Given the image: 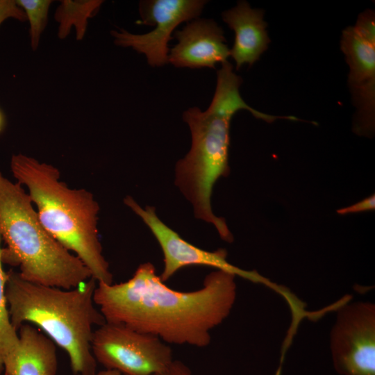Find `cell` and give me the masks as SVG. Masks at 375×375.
I'll use <instances>...</instances> for the list:
<instances>
[{
  "instance_id": "cell-1",
  "label": "cell",
  "mask_w": 375,
  "mask_h": 375,
  "mask_svg": "<svg viewBox=\"0 0 375 375\" xmlns=\"http://www.w3.org/2000/svg\"><path fill=\"white\" fill-rule=\"evenodd\" d=\"M235 278L217 269L205 277L199 289L181 292L168 287L147 262L125 282L97 283L94 301L106 322L153 335L168 344L205 347L210 343V331L232 310Z\"/></svg>"
},
{
  "instance_id": "cell-2",
  "label": "cell",
  "mask_w": 375,
  "mask_h": 375,
  "mask_svg": "<svg viewBox=\"0 0 375 375\" xmlns=\"http://www.w3.org/2000/svg\"><path fill=\"white\" fill-rule=\"evenodd\" d=\"M242 79L226 62L217 71V85L209 107L201 111L190 108L183 119L190 127L192 144L189 152L176 165L175 184L192 203L196 218L212 224L220 238L231 243L233 236L224 218L212 210V188L230 172L228 149L230 122L236 112L247 110L256 118L265 114L250 107L240 94Z\"/></svg>"
},
{
  "instance_id": "cell-3",
  "label": "cell",
  "mask_w": 375,
  "mask_h": 375,
  "mask_svg": "<svg viewBox=\"0 0 375 375\" xmlns=\"http://www.w3.org/2000/svg\"><path fill=\"white\" fill-rule=\"evenodd\" d=\"M6 296L10 322L18 331L35 325L67 353L76 375H94L97 362L91 347L94 327L106 321L94 301L97 281L92 277L65 290L31 283L7 272Z\"/></svg>"
},
{
  "instance_id": "cell-4",
  "label": "cell",
  "mask_w": 375,
  "mask_h": 375,
  "mask_svg": "<svg viewBox=\"0 0 375 375\" xmlns=\"http://www.w3.org/2000/svg\"><path fill=\"white\" fill-rule=\"evenodd\" d=\"M10 169L38 208L39 220L62 246L73 252L97 283H112V274L99 238V206L85 189H72L56 167L22 153L12 155Z\"/></svg>"
},
{
  "instance_id": "cell-5",
  "label": "cell",
  "mask_w": 375,
  "mask_h": 375,
  "mask_svg": "<svg viewBox=\"0 0 375 375\" xmlns=\"http://www.w3.org/2000/svg\"><path fill=\"white\" fill-rule=\"evenodd\" d=\"M0 233L6 244L3 263L19 267L27 281L69 290L92 277L83 262L44 228L22 185L1 172Z\"/></svg>"
},
{
  "instance_id": "cell-6",
  "label": "cell",
  "mask_w": 375,
  "mask_h": 375,
  "mask_svg": "<svg viewBox=\"0 0 375 375\" xmlns=\"http://www.w3.org/2000/svg\"><path fill=\"white\" fill-rule=\"evenodd\" d=\"M91 347L97 362L124 375H155L174 361L169 344L122 324L105 322L98 326Z\"/></svg>"
},
{
  "instance_id": "cell-7",
  "label": "cell",
  "mask_w": 375,
  "mask_h": 375,
  "mask_svg": "<svg viewBox=\"0 0 375 375\" xmlns=\"http://www.w3.org/2000/svg\"><path fill=\"white\" fill-rule=\"evenodd\" d=\"M340 48L349 67L348 83L356 108L353 131L373 135L375 125V14L365 10L342 31Z\"/></svg>"
},
{
  "instance_id": "cell-8",
  "label": "cell",
  "mask_w": 375,
  "mask_h": 375,
  "mask_svg": "<svg viewBox=\"0 0 375 375\" xmlns=\"http://www.w3.org/2000/svg\"><path fill=\"white\" fill-rule=\"evenodd\" d=\"M331 351L340 375H375L374 304L358 301L338 310Z\"/></svg>"
},
{
  "instance_id": "cell-9",
  "label": "cell",
  "mask_w": 375,
  "mask_h": 375,
  "mask_svg": "<svg viewBox=\"0 0 375 375\" xmlns=\"http://www.w3.org/2000/svg\"><path fill=\"white\" fill-rule=\"evenodd\" d=\"M207 1L203 0H147L140 1L139 24L155 26L147 33L133 34L125 30L112 31L115 43L131 47L146 56L148 64L160 67L168 63V42L172 33L181 23L197 19Z\"/></svg>"
},
{
  "instance_id": "cell-10",
  "label": "cell",
  "mask_w": 375,
  "mask_h": 375,
  "mask_svg": "<svg viewBox=\"0 0 375 375\" xmlns=\"http://www.w3.org/2000/svg\"><path fill=\"white\" fill-rule=\"evenodd\" d=\"M124 201L149 227L162 249L164 267L160 277L163 282L181 268L194 265L212 267L254 282L262 281L256 272L243 270L230 264L226 250L208 251L185 240L158 218L153 207L147 206L143 208L131 197H126Z\"/></svg>"
},
{
  "instance_id": "cell-11",
  "label": "cell",
  "mask_w": 375,
  "mask_h": 375,
  "mask_svg": "<svg viewBox=\"0 0 375 375\" xmlns=\"http://www.w3.org/2000/svg\"><path fill=\"white\" fill-rule=\"evenodd\" d=\"M174 36L178 43L170 50L168 62L176 67L215 69L230 56L224 31L213 19H194Z\"/></svg>"
},
{
  "instance_id": "cell-12",
  "label": "cell",
  "mask_w": 375,
  "mask_h": 375,
  "mask_svg": "<svg viewBox=\"0 0 375 375\" xmlns=\"http://www.w3.org/2000/svg\"><path fill=\"white\" fill-rule=\"evenodd\" d=\"M264 10L251 8L246 1H239L236 6L222 12L223 21L235 32V41L230 56L238 70L244 64L251 66L259 60L271 40L263 19Z\"/></svg>"
},
{
  "instance_id": "cell-13",
  "label": "cell",
  "mask_w": 375,
  "mask_h": 375,
  "mask_svg": "<svg viewBox=\"0 0 375 375\" xmlns=\"http://www.w3.org/2000/svg\"><path fill=\"white\" fill-rule=\"evenodd\" d=\"M19 349L4 367L10 375H56L58 359L56 344L40 329L23 324L18 329Z\"/></svg>"
},
{
  "instance_id": "cell-14",
  "label": "cell",
  "mask_w": 375,
  "mask_h": 375,
  "mask_svg": "<svg viewBox=\"0 0 375 375\" xmlns=\"http://www.w3.org/2000/svg\"><path fill=\"white\" fill-rule=\"evenodd\" d=\"M103 2L101 0L61 1L55 15L56 22L59 23L58 37L65 38L74 26L77 40H82L87 30L88 19L97 13Z\"/></svg>"
},
{
  "instance_id": "cell-15",
  "label": "cell",
  "mask_w": 375,
  "mask_h": 375,
  "mask_svg": "<svg viewBox=\"0 0 375 375\" xmlns=\"http://www.w3.org/2000/svg\"><path fill=\"white\" fill-rule=\"evenodd\" d=\"M2 241L0 233V375L4 372L5 365L15 356L19 347L18 331L11 324L6 296L8 274L3 268Z\"/></svg>"
},
{
  "instance_id": "cell-16",
  "label": "cell",
  "mask_w": 375,
  "mask_h": 375,
  "mask_svg": "<svg viewBox=\"0 0 375 375\" xmlns=\"http://www.w3.org/2000/svg\"><path fill=\"white\" fill-rule=\"evenodd\" d=\"M17 5L24 10L30 24L31 45L35 50L48 19L50 0H17Z\"/></svg>"
},
{
  "instance_id": "cell-17",
  "label": "cell",
  "mask_w": 375,
  "mask_h": 375,
  "mask_svg": "<svg viewBox=\"0 0 375 375\" xmlns=\"http://www.w3.org/2000/svg\"><path fill=\"white\" fill-rule=\"evenodd\" d=\"M8 18H14L21 22L26 20L24 10L17 5L16 1L0 0V25Z\"/></svg>"
},
{
  "instance_id": "cell-18",
  "label": "cell",
  "mask_w": 375,
  "mask_h": 375,
  "mask_svg": "<svg viewBox=\"0 0 375 375\" xmlns=\"http://www.w3.org/2000/svg\"><path fill=\"white\" fill-rule=\"evenodd\" d=\"M375 208V195L374 194L363 200L357 202L351 206L340 208L337 210V212L341 215H347L349 213H356L364 211L374 210Z\"/></svg>"
},
{
  "instance_id": "cell-19",
  "label": "cell",
  "mask_w": 375,
  "mask_h": 375,
  "mask_svg": "<svg viewBox=\"0 0 375 375\" xmlns=\"http://www.w3.org/2000/svg\"><path fill=\"white\" fill-rule=\"evenodd\" d=\"M155 375H193V374L184 362L174 360L166 369Z\"/></svg>"
},
{
  "instance_id": "cell-20",
  "label": "cell",
  "mask_w": 375,
  "mask_h": 375,
  "mask_svg": "<svg viewBox=\"0 0 375 375\" xmlns=\"http://www.w3.org/2000/svg\"><path fill=\"white\" fill-rule=\"evenodd\" d=\"M94 375H124L120 372L113 369H105L96 373Z\"/></svg>"
},
{
  "instance_id": "cell-21",
  "label": "cell",
  "mask_w": 375,
  "mask_h": 375,
  "mask_svg": "<svg viewBox=\"0 0 375 375\" xmlns=\"http://www.w3.org/2000/svg\"><path fill=\"white\" fill-rule=\"evenodd\" d=\"M4 126H5V117L2 111L0 110V133L3 129Z\"/></svg>"
},
{
  "instance_id": "cell-22",
  "label": "cell",
  "mask_w": 375,
  "mask_h": 375,
  "mask_svg": "<svg viewBox=\"0 0 375 375\" xmlns=\"http://www.w3.org/2000/svg\"><path fill=\"white\" fill-rule=\"evenodd\" d=\"M3 375H10V374L6 372H3Z\"/></svg>"
}]
</instances>
